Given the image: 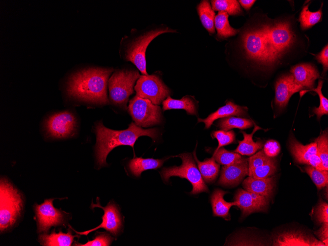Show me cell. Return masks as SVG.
<instances>
[{
    "label": "cell",
    "instance_id": "cell-1",
    "mask_svg": "<svg viewBox=\"0 0 328 246\" xmlns=\"http://www.w3.org/2000/svg\"><path fill=\"white\" fill-rule=\"evenodd\" d=\"M112 68H89L73 74L67 84L68 96L79 101L105 105L109 103L107 85Z\"/></svg>",
    "mask_w": 328,
    "mask_h": 246
},
{
    "label": "cell",
    "instance_id": "cell-2",
    "mask_svg": "<svg viewBox=\"0 0 328 246\" xmlns=\"http://www.w3.org/2000/svg\"><path fill=\"white\" fill-rule=\"evenodd\" d=\"M94 131L96 135L95 157L99 168L107 164V157L115 147L129 145L133 148L136 141L141 136H148L156 140L159 133L156 128L144 129L134 122L129 125L127 129L113 130L105 127L102 121L95 124Z\"/></svg>",
    "mask_w": 328,
    "mask_h": 246
},
{
    "label": "cell",
    "instance_id": "cell-3",
    "mask_svg": "<svg viewBox=\"0 0 328 246\" xmlns=\"http://www.w3.org/2000/svg\"><path fill=\"white\" fill-rule=\"evenodd\" d=\"M168 27H159L122 40L121 52L124 59L133 63L143 75L146 71L145 52L149 43L158 35L166 32H175Z\"/></svg>",
    "mask_w": 328,
    "mask_h": 246
},
{
    "label": "cell",
    "instance_id": "cell-4",
    "mask_svg": "<svg viewBox=\"0 0 328 246\" xmlns=\"http://www.w3.org/2000/svg\"><path fill=\"white\" fill-rule=\"evenodd\" d=\"M0 230L4 232L12 227L21 214L23 201L21 194L6 179L0 185Z\"/></svg>",
    "mask_w": 328,
    "mask_h": 246
},
{
    "label": "cell",
    "instance_id": "cell-5",
    "mask_svg": "<svg viewBox=\"0 0 328 246\" xmlns=\"http://www.w3.org/2000/svg\"><path fill=\"white\" fill-rule=\"evenodd\" d=\"M177 157H180L182 163L180 166L164 167L160 172L162 179L164 182H168L170 177L177 176L185 178L191 184L192 189L190 192L191 194H197L201 192H209L208 187L198 169L191 153H183Z\"/></svg>",
    "mask_w": 328,
    "mask_h": 246
},
{
    "label": "cell",
    "instance_id": "cell-6",
    "mask_svg": "<svg viewBox=\"0 0 328 246\" xmlns=\"http://www.w3.org/2000/svg\"><path fill=\"white\" fill-rule=\"evenodd\" d=\"M136 70H116L109 80L110 100L115 106L126 109L129 97L134 93V86L139 78Z\"/></svg>",
    "mask_w": 328,
    "mask_h": 246
},
{
    "label": "cell",
    "instance_id": "cell-7",
    "mask_svg": "<svg viewBox=\"0 0 328 246\" xmlns=\"http://www.w3.org/2000/svg\"><path fill=\"white\" fill-rule=\"evenodd\" d=\"M242 41L247 58L261 65H271L267 39L262 25L246 30L242 35Z\"/></svg>",
    "mask_w": 328,
    "mask_h": 246
},
{
    "label": "cell",
    "instance_id": "cell-8",
    "mask_svg": "<svg viewBox=\"0 0 328 246\" xmlns=\"http://www.w3.org/2000/svg\"><path fill=\"white\" fill-rule=\"evenodd\" d=\"M128 110L136 124L139 127L156 125L163 120L161 109L159 106L137 95L130 101Z\"/></svg>",
    "mask_w": 328,
    "mask_h": 246
},
{
    "label": "cell",
    "instance_id": "cell-9",
    "mask_svg": "<svg viewBox=\"0 0 328 246\" xmlns=\"http://www.w3.org/2000/svg\"><path fill=\"white\" fill-rule=\"evenodd\" d=\"M267 38L278 60L293 46L295 35L287 22H275L262 25Z\"/></svg>",
    "mask_w": 328,
    "mask_h": 246
},
{
    "label": "cell",
    "instance_id": "cell-10",
    "mask_svg": "<svg viewBox=\"0 0 328 246\" xmlns=\"http://www.w3.org/2000/svg\"><path fill=\"white\" fill-rule=\"evenodd\" d=\"M44 128L46 135L53 138H65L75 135L77 128V119L69 110L55 112L44 121Z\"/></svg>",
    "mask_w": 328,
    "mask_h": 246
},
{
    "label": "cell",
    "instance_id": "cell-11",
    "mask_svg": "<svg viewBox=\"0 0 328 246\" xmlns=\"http://www.w3.org/2000/svg\"><path fill=\"white\" fill-rule=\"evenodd\" d=\"M137 96L158 105L163 103L170 91L160 77L155 75L140 76L134 87Z\"/></svg>",
    "mask_w": 328,
    "mask_h": 246
},
{
    "label": "cell",
    "instance_id": "cell-12",
    "mask_svg": "<svg viewBox=\"0 0 328 246\" xmlns=\"http://www.w3.org/2000/svg\"><path fill=\"white\" fill-rule=\"evenodd\" d=\"M54 200L46 199L41 204L34 206L39 233L47 232L52 226L61 225L66 222V213L54 207Z\"/></svg>",
    "mask_w": 328,
    "mask_h": 246
},
{
    "label": "cell",
    "instance_id": "cell-13",
    "mask_svg": "<svg viewBox=\"0 0 328 246\" xmlns=\"http://www.w3.org/2000/svg\"><path fill=\"white\" fill-rule=\"evenodd\" d=\"M91 206L92 209L99 207L104 210V214L102 217V223L94 228L83 232H77L71 227V229L78 234L87 235L89 233L102 228L114 236L117 235L122 227V216L117 206L113 203H109L106 207H102L100 203L99 197L97 198V204L92 202Z\"/></svg>",
    "mask_w": 328,
    "mask_h": 246
},
{
    "label": "cell",
    "instance_id": "cell-14",
    "mask_svg": "<svg viewBox=\"0 0 328 246\" xmlns=\"http://www.w3.org/2000/svg\"><path fill=\"white\" fill-rule=\"evenodd\" d=\"M234 200L241 209L243 218L266 209L269 203V199L265 196L242 189L236 191Z\"/></svg>",
    "mask_w": 328,
    "mask_h": 246
},
{
    "label": "cell",
    "instance_id": "cell-15",
    "mask_svg": "<svg viewBox=\"0 0 328 246\" xmlns=\"http://www.w3.org/2000/svg\"><path fill=\"white\" fill-rule=\"evenodd\" d=\"M248 174V160L241 157L234 163L222 167L218 184L224 187H236Z\"/></svg>",
    "mask_w": 328,
    "mask_h": 246
},
{
    "label": "cell",
    "instance_id": "cell-16",
    "mask_svg": "<svg viewBox=\"0 0 328 246\" xmlns=\"http://www.w3.org/2000/svg\"><path fill=\"white\" fill-rule=\"evenodd\" d=\"M273 246H325V244L312 235L300 230L285 231L276 235Z\"/></svg>",
    "mask_w": 328,
    "mask_h": 246
},
{
    "label": "cell",
    "instance_id": "cell-17",
    "mask_svg": "<svg viewBox=\"0 0 328 246\" xmlns=\"http://www.w3.org/2000/svg\"><path fill=\"white\" fill-rule=\"evenodd\" d=\"M303 89L295 82L291 74L281 76L275 84V105L278 108H284L287 106L292 95Z\"/></svg>",
    "mask_w": 328,
    "mask_h": 246
},
{
    "label": "cell",
    "instance_id": "cell-18",
    "mask_svg": "<svg viewBox=\"0 0 328 246\" xmlns=\"http://www.w3.org/2000/svg\"><path fill=\"white\" fill-rule=\"evenodd\" d=\"M295 82L303 89L313 88L315 80L319 78L317 69L310 64H300L292 67L290 70Z\"/></svg>",
    "mask_w": 328,
    "mask_h": 246
},
{
    "label": "cell",
    "instance_id": "cell-19",
    "mask_svg": "<svg viewBox=\"0 0 328 246\" xmlns=\"http://www.w3.org/2000/svg\"><path fill=\"white\" fill-rule=\"evenodd\" d=\"M275 185V177L255 178L248 177L243 182V188L251 191L269 198L273 193Z\"/></svg>",
    "mask_w": 328,
    "mask_h": 246
},
{
    "label": "cell",
    "instance_id": "cell-20",
    "mask_svg": "<svg viewBox=\"0 0 328 246\" xmlns=\"http://www.w3.org/2000/svg\"><path fill=\"white\" fill-rule=\"evenodd\" d=\"M246 107L237 105L231 101H228L224 106L219 108L217 110L211 113L206 118H198L197 122H203L205 125V128L208 129L214 121L219 118L234 115L244 116H246Z\"/></svg>",
    "mask_w": 328,
    "mask_h": 246
},
{
    "label": "cell",
    "instance_id": "cell-21",
    "mask_svg": "<svg viewBox=\"0 0 328 246\" xmlns=\"http://www.w3.org/2000/svg\"><path fill=\"white\" fill-rule=\"evenodd\" d=\"M227 191L221 189H216L211 196V203L213 210V216L219 217L225 220L230 219L229 210L233 206H237L236 201L227 202L224 199V196Z\"/></svg>",
    "mask_w": 328,
    "mask_h": 246
},
{
    "label": "cell",
    "instance_id": "cell-22",
    "mask_svg": "<svg viewBox=\"0 0 328 246\" xmlns=\"http://www.w3.org/2000/svg\"><path fill=\"white\" fill-rule=\"evenodd\" d=\"M289 147L295 161L300 164H307L310 157L317 154L315 142L304 145L292 137L289 140Z\"/></svg>",
    "mask_w": 328,
    "mask_h": 246
},
{
    "label": "cell",
    "instance_id": "cell-23",
    "mask_svg": "<svg viewBox=\"0 0 328 246\" xmlns=\"http://www.w3.org/2000/svg\"><path fill=\"white\" fill-rule=\"evenodd\" d=\"M166 160L136 157L129 161L128 167L134 176L139 177L144 171L161 167Z\"/></svg>",
    "mask_w": 328,
    "mask_h": 246
},
{
    "label": "cell",
    "instance_id": "cell-24",
    "mask_svg": "<svg viewBox=\"0 0 328 246\" xmlns=\"http://www.w3.org/2000/svg\"><path fill=\"white\" fill-rule=\"evenodd\" d=\"M254 128L251 134H247L244 131L240 132L243 134L244 138L241 141H238L239 145L235 150V152L242 155L251 156L253 155L257 150L261 149L263 147V143L261 141H253V136L258 130L262 128L254 124Z\"/></svg>",
    "mask_w": 328,
    "mask_h": 246
},
{
    "label": "cell",
    "instance_id": "cell-25",
    "mask_svg": "<svg viewBox=\"0 0 328 246\" xmlns=\"http://www.w3.org/2000/svg\"><path fill=\"white\" fill-rule=\"evenodd\" d=\"M75 237L77 236L73 235L70 230L67 233L62 232L56 233L54 231L49 235L45 233L39 235L38 240L42 246H70Z\"/></svg>",
    "mask_w": 328,
    "mask_h": 246
},
{
    "label": "cell",
    "instance_id": "cell-26",
    "mask_svg": "<svg viewBox=\"0 0 328 246\" xmlns=\"http://www.w3.org/2000/svg\"><path fill=\"white\" fill-rule=\"evenodd\" d=\"M193 155L204 182L211 183L214 181L218 176L219 164L216 162L213 157L201 162L197 159L195 151H193Z\"/></svg>",
    "mask_w": 328,
    "mask_h": 246
},
{
    "label": "cell",
    "instance_id": "cell-27",
    "mask_svg": "<svg viewBox=\"0 0 328 246\" xmlns=\"http://www.w3.org/2000/svg\"><path fill=\"white\" fill-rule=\"evenodd\" d=\"M171 109H183L186 111L188 114H197L195 103L188 96L181 99H174L169 96H167L163 102V109L165 111Z\"/></svg>",
    "mask_w": 328,
    "mask_h": 246
},
{
    "label": "cell",
    "instance_id": "cell-28",
    "mask_svg": "<svg viewBox=\"0 0 328 246\" xmlns=\"http://www.w3.org/2000/svg\"><path fill=\"white\" fill-rule=\"evenodd\" d=\"M214 26L217 31V37L225 39L235 35L239 30L232 27L229 23L228 14L224 11H219L215 16Z\"/></svg>",
    "mask_w": 328,
    "mask_h": 246
},
{
    "label": "cell",
    "instance_id": "cell-29",
    "mask_svg": "<svg viewBox=\"0 0 328 246\" xmlns=\"http://www.w3.org/2000/svg\"><path fill=\"white\" fill-rule=\"evenodd\" d=\"M197 12L203 26L210 34H214L215 11L208 0H202L197 7Z\"/></svg>",
    "mask_w": 328,
    "mask_h": 246
},
{
    "label": "cell",
    "instance_id": "cell-30",
    "mask_svg": "<svg viewBox=\"0 0 328 246\" xmlns=\"http://www.w3.org/2000/svg\"><path fill=\"white\" fill-rule=\"evenodd\" d=\"M253 125V121L250 119L233 116L222 118L218 122L219 127L226 131L233 128L246 129L251 127Z\"/></svg>",
    "mask_w": 328,
    "mask_h": 246
},
{
    "label": "cell",
    "instance_id": "cell-31",
    "mask_svg": "<svg viewBox=\"0 0 328 246\" xmlns=\"http://www.w3.org/2000/svg\"><path fill=\"white\" fill-rule=\"evenodd\" d=\"M307 4L303 7L299 17L301 27L303 30L311 27L322 20V7L317 11L311 12Z\"/></svg>",
    "mask_w": 328,
    "mask_h": 246
},
{
    "label": "cell",
    "instance_id": "cell-32",
    "mask_svg": "<svg viewBox=\"0 0 328 246\" xmlns=\"http://www.w3.org/2000/svg\"><path fill=\"white\" fill-rule=\"evenodd\" d=\"M211 3L214 11L226 12L231 15H241L243 13L236 0H213Z\"/></svg>",
    "mask_w": 328,
    "mask_h": 246
},
{
    "label": "cell",
    "instance_id": "cell-33",
    "mask_svg": "<svg viewBox=\"0 0 328 246\" xmlns=\"http://www.w3.org/2000/svg\"><path fill=\"white\" fill-rule=\"evenodd\" d=\"M317 154L320 158L324 170H328V134L324 131L315 139Z\"/></svg>",
    "mask_w": 328,
    "mask_h": 246
},
{
    "label": "cell",
    "instance_id": "cell-34",
    "mask_svg": "<svg viewBox=\"0 0 328 246\" xmlns=\"http://www.w3.org/2000/svg\"><path fill=\"white\" fill-rule=\"evenodd\" d=\"M304 170L310 177L318 190L328 186V170H319L310 165L305 166Z\"/></svg>",
    "mask_w": 328,
    "mask_h": 246
},
{
    "label": "cell",
    "instance_id": "cell-35",
    "mask_svg": "<svg viewBox=\"0 0 328 246\" xmlns=\"http://www.w3.org/2000/svg\"><path fill=\"white\" fill-rule=\"evenodd\" d=\"M277 170L276 161L272 159L265 164L257 167L248 173L250 177L255 178H266L274 174Z\"/></svg>",
    "mask_w": 328,
    "mask_h": 246
},
{
    "label": "cell",
    "instance_id": "cell-36",
    "mask_svg": "<svg viewBox=\"0 0 328 246\" xmlns=\"http://www.w3.org/2000/svg\"><path fill=\"white\" fill-rule=\"evenodd\" d=\"M213 157L218 164L225 165L234 163L242 156L239 153L229 151L221 147L215 151Z\"/></svg>",
    "mask_w": 328,
    "mask_h": 246
},
{
    "label": "cell",
    "instance_id": "cell-37",
    "mask_svg": "<svg viewBox=\"0 0 328 246\" xmlns=\"http://www.w3.org/2000/svg\"><path fill=\"white\" fill-rule=\"evenodd\" d=\"M323 81L319 80L318 84L316 88H312L311 90L316 92L319 95L320 99V106L318 108L315 107L313 109V112L316 114L318 119L324 114H328V100L322 94V88Z\"/></svg>",
    "mask_w": 328,
    "mask_h": 246
},
{
    "label": "cell",
    "instance_id": "cell-38",
    "mask_svg": "<svg viewBox=\"0 0 328 246\" xmlns=\"http://www.w3.org/2000/svg\"><path fill=\"white\" fill-rule=\"evenodd\" d=\"M212 136L217 138L218 141V146L215 151L221 147L233 143L235 140V134L232 130L215 131L212 133Z\"/></svg>",
    "mask_w": 328,
    "mask_h": 246
},
{
    "label": "cell",
    "instance_id": "cell-39",
    "mask_svg": "<svg viewBox=\"0 0 328 246\" xmlns=\"http://www.w3.org/2000/svg\"><path fill=\"white\" fill-rule=\"evenodd\" d=\"M114 239L108 233L103 232L99 234L93 240L88 241L84 244H75L78 246H110Z\"/></svg>",
    "mask_w": 328,
    "mask_h": 246
},
{
    "label": "cell",
    "instance_id": "cell-40",
    "mask_svg": "<svg viewBox=\"0 0 328 246\" xmlns=\"http://www.w3.org/2000/svg\"><path fill=\"white\" fill-rule=\"evenodd\" d=\"M272 158L267 156L263 150H261L248 159V173L255 168L269 162Z\"/></svg>",
    "mask_w": 328,
    "mask_h": 246
},
{
    "label": "cell",
    "instance_id": "cell-41",
    "mask_svg": "<svg viewBox=\"0 0 328 246\" xmlns=\"http://www.w3.org/2000/svg\"><path fill=\"white\" fill-rule=\"evenodd\" d=\"M315 218L319 223H328V204L321 201L317 207L315 212Z\"/></svg>",
    "mask_w": 328,
    "mask_h": 246
},
{
    "label": "cell",
    "instance_id": "cell-42",
    "mask_svg": "<svg viewBox=\"0 0 328 246\" xmlns=\"http://www.w3.org/2000/svg\"><path fill=\"white\" fill-rule=\"evenodd\" d=\"M263 151L267 156L273 158L279 153L280 146L276 140H269L265 144Z\"/></svg>",
    "mask_w": 328,
    "mask_h": 246
},
{
    "label": "cell",
    "instance_id": "cell-43",
    "mask_svg": "<svg viewBox=\"0 0 328 246\" xmlns=\"http://www.w3.org/2000/svg\"><path fill=\"white\" fill-rule=\"evenodd\" d=\"M317 60L323 65V72L328 69V46L327 45L320 53L316 56Z\"/></svg>",
    "mask_w": 328,
    "mask_h": 246
},
{
    "label": "cell",
    "instance_id": "cell-44",
    "mask_svg": "<svg viewBox=\"0 0 328 246\" xmlns=\"http://www.w3.org/2000/svg\"><path fill=\"white\" fill-rule=\"evenodd\" d=\"M315 234L325 246H328V223H322V226L315 231Z\"/></svg>",
    "mask_w": 328,
    "mask_h": 246
},
{
    "label": "cell",
    "instance_id": "cell-45",
    "mask_svg": "<svg viewBox=\"0 0 328 246\" xmlns=\"http://www.w3.org/2000/svg\"><path fill=\"white\" fill-rule=\"evenodd\" d=\"M307 164L319 170H324L322 161L317 154L310 157Z\"/></svg>",
    "mask_w": 328,
    "mask_h": 246
},
{
    "label": "cell",
    "instance_id": "cell-46",
    "mask_svg": "<svg viewBox=\"0 0 328 246\" xmlns=\"http://www.w3.org/2000/svg\"><path fill=\"white\" fill-rule=\"evenodd\" d=\"M241 6L246 10H249L255 2L254 0H240L238 1Z\"/></svg>",
    "mask_w": 328,
    "mask_h": 246
}]
</instances>
